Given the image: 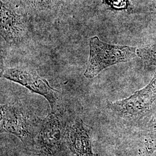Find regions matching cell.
I'll return each mask as SVG.
<instances>
[{
  "mask_svg": "<svg viewBox=\"0 0 156 156\" xmlns=\"http://www.w3.org/2000/svg\"><path fill=\"white\" fill-rule=\"evenodd\" d=\"M65 122L61 108L42 119L35 145L37 156H55L62 146Z\"/></svg>",
  "mask_w": 156,
  "mask_h": 156,
  "instance_id": "5",
  "label": "cell"
},
{
  "mask_svg": "<svg viewBox=\"0 0 156 156\" xmlns=\"http://www.w3.org/2000/svg\"><path fill=\"white\" fill-rule=\"evenodd\" d=\"M1 36L8 45L19 46L31 37L30 17L18 12L11 4L1 0Z\"/></svg>",
  "mask_w": 156,
  "mask_h": 156,
  "instance_id": "6",
  "label": "cell"
},
{
  "mask_svg": "<svg viewBox=\"0 0 156 156\" xmlns=\"http://www.w3.org/2000/svg\"><path fill=\"white\" fill-rule=\"evenodd\" d=\"M151 11L156 13V0H151Z\"/></svg>",
  "mask_w": 156,
  "mask_h": 156,
  "instance_id": "12",
  "label": "cell"
},
{
  "mask_svg": "<svg viewBox=\"0 0 156 156\" xmlns=\"http://www.w3.org/2000/svg\"><path fill=\"white\" fill-rule=\"evenodd\" d=\"M102 2L115 11H123L128 9V0H102Z\"/></svg>",
  "mask_w": 156,
  "mask_h": 156,
  "instance_id": "11",
  "label": "cell"
},
{
  "mask_svg": "<svg viewBox=\"0 0 156 156\" xmlns=\"http://www.w3.org/2000/svg\"><path fill=\"white\" fill-rule=\"evenodd\" d=\"M156 151V117H153L145 131L140 156H151Z\"/></svg>",
  "mask_w": 156,
  "mask_h": 156,
  "instance_id": "9",
  "label": "cell"
},
{
  "mask_svg": "<svg viewBox=\"0 0 156 156\" xmlns=\"http://www.w3.org/2000/svg\"><path fill=\"white\" fill-rule=\"evenodd\" d=\"M89 46V57L83 74L89 79L108 67L130 61L137 56L136 48L108 44L97 36L90 39Z\"/></svg>",
  "mask_w": 156,
  "mask_h": 156,
  "instance_id": "2",
  "label": "cell"
},
{
  "mask_svg": "<svg viewBox=\"0 0 156 156\" xmlns=\"http://www.w3.org/2000/svg\"><path fill=\"white\" fill-rule=\"evenodd\" d=\"M1 76L22 85L32 93L45 97L50 105L51 111L61 108L60 92L51 87L48 80L41 77L33 68L26 66L8 68L1 72Z\"/></svg>",
  "mask_w": 156,
  "mask_h": 156,
  "instance_id": "4",
  "label": "cell"
},
{
  "mask_svg": "<svg viewBox=\"0 0 156 156\" xmlns=\"http://www.w3.org/2000/svg\"><path fill=\"white\" fill-rule=\"evenodd\" d=\"M41 120L19 101L1 105V132L14 135L25 146L35 144Z\"/></svg>",
  "mask_w": 156,
  "mask_h": 156,
  "instance_id": "1",
  "label": "cell"
},
{
  "mask_svg": "<svg viewBox=\"0 0 156 156\" xmlns=\"http://www.w3.org/2000/svg\"><path fill=\"white\" fill-rule=\"evenodd\" d=\"M136 54L144 62L145 69L156 67V41L137 48Z\"/></svg>",
  "mask_w": 156,
  "mask_h": 156,
  "instance_id": "10",
  "label": "cell"
},
{
  "mask_svg": "<svg viewBox=\"0 0 156 156\" xmlns=\"http://www.w3.org/2000/svg\"><path fill=\"white\" fill-rule=\"evenodd\" d=\"M31 17H49L73 9L86 0H2Z\"/></svg>",
  "mask_w": 156,
  "mask_h": 156,
  "instance_id": "7",
  "label": "cell"
},
{
  "mask_svg": "<svg viewBox=\"0 0 156 156\" xmlns=\"http://www.w3.org/2000/svg\"><path fill=\"white\" fill-rule=\"evenodd\" d=\"M67 141L74 156H95L91 129L80 118H76L68 128Z\"/></svg>",
  "mask_w": 156,
  "mask_h": 156,
  "instance_id": "8",
  "label": "cell"
},
{
  "mask_svg": "<svg viewBox=\"0 0 156 156\" xmlns=\"http://www.w3.org/2000/svg\"><path fill=\"white\" fill-rule=\"evenodd\" d=\"M156 103V69L151 82L127 98L108 102V108L122 118L137 119L151 113Z\"/></svg>",
  "mask_w": 156,
  "mask_h": 156,
  "instance_id": "3",
  "label": "cell"
}]
</instances>
